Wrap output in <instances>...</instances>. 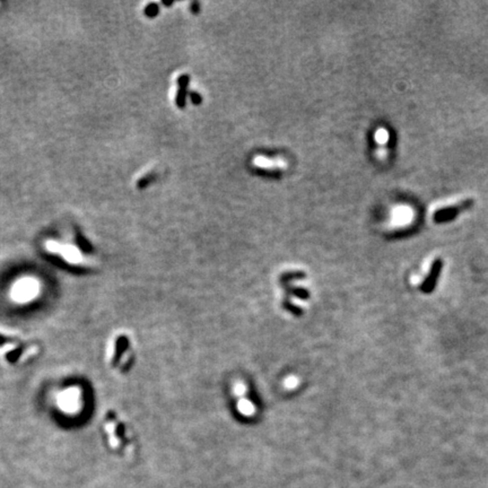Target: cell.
<instances>
[{
    "mask_svg": "<svg viewBox=\"0 0 488 488\" xmlns=\"http://www.w3.org/2000/svg\"><path fill=\"white\" fill-rule=\"evenodd\" d=\"M188 82H189V78L186 75H183L179 78V92L177 96V103L180 107H183L186 104V89L188 87Z\"/></svg>",
    "mask_w": 488,
    "mask_h": 488,
    "instance_id": "8992f818",
    "label": "cell"
},
{
    "mask_svg": "<svg viewBox=\"0 0 488 488\" xmlns=\"http://www.w3.org/2000/svg\"><path fill=\"white\" fill-rule=\"evenodd\" d=\"M191 96H192V101H194L195 103H200V95H198V94H196V93H192L191 94Z\"/></svg>",
    "mask_w": 488,
    "mask_h": 488,
    "instance_id": "ba28073f",
    "label": "cell"
},
{
    "mask_svg": "<svg viewBox=\"0 0 488 488\" xmlns=\"http://www.w3.org/2000/svg\"><path fill=\"white\" fill-rule=\"evenodd\" d=\"M80 398H82V393H80L79 389L73 387L67 388L59 396L60 408L67 413H71V411L75 413L79 409Z\"/></svg>",
    "mask_w": 488,
    "mask_h": 488,
    "instance_id": "277c9868",
    "label": "cell"
},
{
    "mask_svg": "<svg viewBox=\"0 0 488 488\" xmlns=\"http://www.w3.org/2000/svg\"><path fill=\"white\" fill-rule=\"evenodd\" d=\"M441 267H442V261L440 260V259H436V260H434L432 262V265L429 266V268H428L427 274L425 275L424 277H422V279L417 281L416 285L419 286V287L424 289V290H427L428 288H431L432 285L434 284V281L436 280L438 274H440Z\"/></svg>",
    "mask_w": 488,
    "mask_h": 488,
    "instance_id": "5b68a950",
    "label": "cell"
},
{
    "mask_svg": "<svg viewBox=\"0 0 488 488\" xmlns=\"http://www.w3.org/2000/svg\"><path fill=\"white\" fill-rule=\"evenodd\" d=\"M47 249L52 253H56L61 257L64 260L69 263H79L83 260V256L79 249L75 245L62 244L56 241H49L47 243Z\"/></svg>",
    "mask_w": 488,
    "mask_h": 488,
    "instance_id": "3957f363",
    "label": "cell"
},
{
    "mask_svg": "<svg viewBox=\"0 0 488 488\" xmlns=\"http://www.w3.org/2000/svg\"><path fill=\"white\" fill-rule=\"evenodd\" d=\"M473 199L467 198L462 201H460L458 204L447 206V207H443L437 209L435 213L433 214V219L436 223H445L449 222L451 219H454L459 214L465 212V210L470 209L473 206Z\"/></svg>",
    "mask_w": 488,
    "mask_h": 488,
    "instance_id": "7a4b0ae2",
    "label": "cell"
},
{
    "mask_svg": "<svg viewBox=\"0 0 488 488\" xmlns=\"http://www.w3.org/2000/svg\"><path fill=\"white\" fill-rule=\"evenodd\" d=\"M40 292L39 283L34 278H23L17 281L12 290L13 299L19 303L31 302Z\"/></svg>",
    "mask_w": 488,
    "mask_h": 488,
    "instance_id": "6da1fadb",
    "label": "cell"
},
{
    "mask_svg": "<svg viewBox=\"0 0 488 488\" xmlns=\"http://www.w3.org/2000/svg\"><path fill=\"white\" fill-rule=\"evenodd\" d=\"M157 10H158V8H157V6H156V5H150L148 8H147L146 13H147V15L153 16V15L157 14V12H158Z\"/></svg>",
    "mask_w": 488,
    "mask_h": 488,
    "instance_id": "52a82bcc",
    "label": "cell"
}]
</instances>
